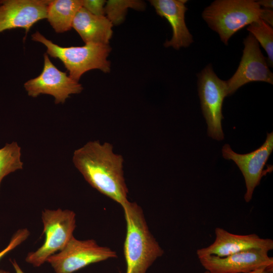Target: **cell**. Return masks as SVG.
I'll list each match as a JSON object with an SVG mask.
<instances>
[{
  "instance_id": "27",
  "label": "cell",
  "mask_w": 273,
  "mask_h": 273,
  "mask_svg": "<svg viewBox=\"0 0 273 273\" xmlns=\"http://www.w3.org/2000/svg\"><path fill=\"white\" fill-rule=\"evenodd\" d=\"M0 273H10L9 271L0 269Z\"/></svg>"
},
{
  "instance_id": "15",
  "label": "cell",
  "mask_w": 273,
  "mask_h": 273,
  "mask_svg": "<svg viewBox=\"0 0 273 273\" xmlns=\"http://www.w3.org/2000/svg\"><path fill=\"white\" fill-rule=\"evenodd\" d=\"M113 25L106 16H96L81 7L72 25L85 43L109 44Z\"/></svg>"
},
{
  "instance_id": "25",
  "label": "cell",
  "mask_w": 273,
  "mask_h": 273,
  "mask_svg": "<svg viewBox=\"0 0 273 273\" xmlns=\"http://www.w3.org/2000/svg\"><path fill=\"white\" fill-rule=\"evenodd\" d=\"M265 269H266V268H260V269H257V270H255L253 271H252V272H249V273H261L263 270H265ZM204 273H211L207 270H206Z\"/></svg>"
},
{
  "instance_id": "20",
  "label": "cell",
  "mask_w": 273,
  "mask_h": 273,
  "mask_svg": "<svg viewBox=\"0 0 273 273\" xmlns=\"http://www.w3.org/2000/svg\"><path fill=\"white\" fill-rule=\"evenodd\" d=\"M29 235L30 232L27 229H22L17 231L13 235L7 247L0 251V260L7 253L25 241Z\"/></svg>"
},
{
  "instance_id": "10",
  "label": "cell",
  "mask_w": 273,
  "mask_h": 273,
  "mask_svg": "<svg viewBox=\"0 0 273 273\" xmlns=\"http://www.w3.org/2000/svg\"><path fill=\"white\" fill-rule=\"evenodd\" d=\"M243 43L244 49L238 68L233 76L226 81L228 96L250 82L263 81L273 84V74L258 41L249 33L244 39Z\"/></svg>"
},
{
  "instance_id": "13",
  "label": "cell",
  "mask_w": 273,
  "mask_h": 273,
  "mask_svg": "<svg viewBox=\"0 0 273 273\" xmlns=\"http://www.w3.org/2000/svg\"><path fill=\"white\" fill-rule=\"evenodd\" d=\"M215 240L211 245L197 250L198 258L208 255L224 257L253 249L268 252L273 249L272 239L261 238L255 234H234L217 227L215 229Z\"/></svg>"
},
{
  "instance_id": "9",
  "label": "cell",
  "mask_w": 273,
  "mask_h": 273,
  "mask_svg": "<svg viewBox=\"0 0 273 273\" xmlns=\"http://www.w3.org/2000/svg\"><path fill=\"white\" fill-rule=\"evenodd\" d=\"M28 96L36 97L40 94L54 97L55 104H63L70 95L79 94L83 87L79 82L72 79L66 72L59 70L44 54V65L41 73L24 83Z\"/></svg>"
},
{
  "instance_id": "16",
  "label": "cell",
  "mask_w": 273,
  "mask_h": 273,
  "mask_svg": "<svg viewBox=\"0 0 273 273\" xmlns=\"http://www.w3.org/2000/svg\"><path fill=\"white\" fill-rule=\"evenodd\" d=\"M82 7V0H49L46 19L56 32L67 31Z\"/></svg>"
},
{
  "instance_id": "6",
  "label": "cell",
  "mask_w": 273,
  "mask_h": 273,
  "mask_svg": "<svg viewBox=\"0 0 273 273\" xmlns=\"http://www.w3.org/2000/svg\"><path fill=\"white\" fill-rule=\"evenodd\" d=\"M197 76L198 94L202 113L208 126V134L214 140H223L222 108L224 99L228 96L226 81L216 75L210 64Z\"/></svg>"
},
{
  "instance_id": "14",
  "label": "cell",
  "mask_w": 273,
  "mask_h": 273,
  "mask_svg": "<svg viewBox=\"0 0 273 273\" xmlns=\"http://www.w3.org/2000/svg\"><path fill=\"white\" fill-rule=\"evenodd\" d=\"M157 14L165 18L172 30L170 40L164 44L166 48L172 47L178 50L188 47L193 39L185 22V13L188 10L186 0H151L149 1Z\"/></svg>"
},
{
  "instance_id": "7",
  "label": "cell",
  "mask_w": 273,
  "mask_h": 273,
  "mask_svg": "<svg viewBox=\"0 0 273 273\" xmlns=\"http://www.w3.org/2000/svg\"><path fill=\"white\" fill-rule=\"evenodd\" d=\"M117 257L115 251L99 245L93 239L79 240L73 236L58 253L47 260L55 273H73L90 264Z\"/></svg>"
},
{
  "instance_id": "17",
  "label": "cell",
  "mask_w": 273,
  "mask_h": 273,
  "mask_svg": "<svg viewBox=\"0 0 273 273\" xmlns=\"http://www.w3.org/2000/svg\"><path fill=\"white\" fill-rule=\"evenodd\" d=\"M145 8L146 4L142 1L109 0L105 7V16L113 25H118L124 21L129 9L143 11Z\"/></svg>"
},
{
  "instance_id": "26",
  "label": "cell",
  "mask_w": 273,
  "mask_h": 273,
  "mask_svg": "<svg viewBox=\"0 0 273 273\" xmlns=\"http://www.w3.org/2000/svg\"><path fill=\"white\" fill-rule=\"evenodd\" d=\"M261 273H272V271L267 270V269H265L263 270Z\"/></svg>"
},
{
  "instance_id": "1",
  "label": "cell",
  "mask_w": 273,
  "mask_h": 273,
  "mask_svg": "<svg viewBox=\"0 0 273 273\" xmlns=\"http://www.w3.org/2000/svg\"><path fill=\"white\" fill-rule=\"evenodd\" d=\"M72 161L93 188L120 205L128 201L123 158L111 144L89 141L74 152Z\"/></svg>"
},
{
  "instance_id": "3",
  "label": "cell",
  "mask_w": 273,
  "mask_h": 273,
  "mask_svg": "<svg viewBox=\"0 0 273 273\" xmlns=\"http://www.w3.org/2000/svg\"><path fill=\"white\" fill-rule=\"evenodd\" d=\"M32 39L46 47L47 55L60 60L69 72V76L76 81L90 70L99 69L104 73L110 71L111 63L108 57L112 49L109 44L85 43L81 47H63L54 43L38 31L32 35Z\"/></svg>"
},
{
  "instance_id": "21",
  "label": "cell",
  "mask_w": 273,
  "mask_h": 273,
  "mask_svg": "<svg viewBox=\"0 0 273 273\" xmlns=\"http://www.w3.org/2000/svg\"><path fill=\"white\" fill-rule=\"evenodd\" d=\"M106 3L104 0H82V7L93 15L105 16Z\"/></svg>"
},
{
  "instance_id": "12",
  "label": "cell",
  "mask_w": 273,
  "mask_h": 273,
  "mask_svg": "<svg viewBox=\"0 0 273 273\" xmlns=\"http://www.w3.org/2000/svg\"><path fill=\"white\" fill-rule=\"evenodd\" d=\"M49 0H1L0 33L16 28L27 33L38 21L47 18Z\"/></svg>"
},
{
  "instance_id": "22",
  "label": "cell",
  "mask_w": 273,
  "mask_h": 273,
  "mask_svg": "<svg viewBox=\"0 0 273 273\" xmlns=\"http://www.w3.org/2000/svg\"><path fill=\"white\" fill-rule=\"evenodd\" d=\"M260 18L270 26H273V11L269 9H261Z\"/></svg>"
},
{
  "instance_id": "24",
  "label": "cell",
  "mask_w": 273,
  "mask_h": 273,
  "mask_svg": "<svg viewBox=\"0 0 273 273\" xmlns=\"http://www.w3.org/2000/svg\"><path fill=\"white\" fill-rule=\"evenodd\" d=\"M11 262L15 270L16 273H24V272L20 267L19 265L16 262V260L13 259L12 260H11Z\"/></svg>"
},
{
  "instance_id": "23",
  "label": "cell",
  "mask_w": 273,
  "mask_h": 273,
  "mask_svg": "<svg viewBox=\"0 0 273 273\" xmlns=\"http://www.w3.org/2000/svg\"><path fill=\"white\" fill-rule=\"evenodd\" d=\"M260 7L262 6L266 9H272L273 1L272 0H260L256 1Z\"/></svg>"
},
{
  "instance_id": "2",
  "label": "cell",
  "mask_w": 273,
  "mask_h": 273,
  "mask_svg": "<svg viewBox=\"0 0 273 273\" xmlns=\"http://www.w3.org/2000/svg\"><path fill=\"white\" fill-rule=\"evenodd\" d=\"M121 206L126 223L124 243L125 273H146L164 251L151 233L141 207L128 200Z\"/></svg>"
},
{
  "instance_id": "18",
  "label": "cell",
  "mask_w": 273,
  "mask_h": 273,
  "mask_svg": "<svg viewBox=\"0 0 273 273\" xmlns=\"http://www.w3.org/2000/svg\"><path fill=\"white\" fill-rule=\"evenodd\" d=\"M21 148L17 142L6 144L0 149V186L3 178L10 173L23 169Z\"/></svg>"
},
{
  "instance_id": "4",
  "label": "cell",
  "mask_w": 273,
  "mask_h": 273,
  "mask_svg": "<svg viewBox=\"0 0 273 273\" xmlns=\"http://www.w3.org/2000/svg\"><path fill=\"white\" fill-rule=\"evenodd\" d=\"M261 10L253 0H216L204 9L202 16L228 45L235 33L260 19Z\"/></svg>"
},
{
  "instance_id": "5",
  "label": "cell",
  "mask_w": 273,
  "mask_h": 273,
  "mask_svg": "<svg viewBox=\"0 0 273 273\" xmlns=\"http://www.w3.org/2000/svg\"><path fill=\"white\" fill-rule=\"evenodd\" d=\"M45 235L43 244L37 250L28 253L26 262L39 267L48 258L61 250L73 236L76 228V214L72 210L45 209L42 211Z\"/></svg>"
},
{
  "instance_id": "19",
  "label": "cell",
  "mask_w": 273,
  "mask_h": 273,
  "mask_svg": "<svg viewBox=\"0 0 273 273\" xmlns=\"http://www.w3.org/2000/svg\"><path fill=\"white\" fill-rule=\"evenodd\" d=\"M258 42L264 48L268 56V66H273V29L272 27L259 19L249 25L247 28Z\"/></svg>"
},
{
  "instance_id": "11",
  "label": "cell",
  "mask_w": 273,
  "mask_h": 273,
  "mask_svg": "<svg viewBox=\"0 0 273 273\" xmlns=\"http://www.w3.org/2000/svg\"><path fill=\"white\" fill-rule=\"evenodd\" d=\"M265 250L253 249L224 257L208 255L199 259L211 273H249L262 268L272 271L273 258Z\"/></svg>"
},
{
  "instance_id": "8",
  "label": "cell",
  "mask_w": 273,
  "mask_h": 273,
  "mask_svg": "<svg viewBox=\"0 0 273 273\" xmlns=\"http://www.w3.org/2000/svg\"><path fill=\"white\" fill-rule=\"evenodd\" d=\"M273 150V132L267 133L264 143L255 150L245 154L237 153L226 144L222 148L223 157L233 160L238 166L245 179L246 192L244 199L249 202L252 199L255 188L262 177L272 170V166L264 170V166Z\"/></svg>"
}]
</instances>
